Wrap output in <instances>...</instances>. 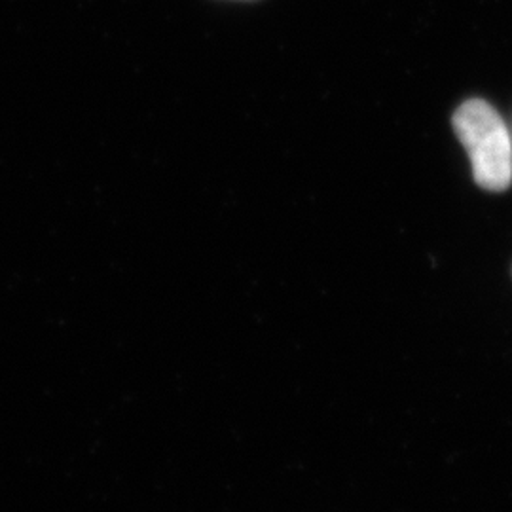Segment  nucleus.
<instances>
[{"instance_id":"obj_1","label":"nucleus","mask_w":512,"mask_h":512,"mask_svg":"<svg viewBox=\"0 0 512 512\" xmlns=\"http://www.w3.org/2000/svg\"><path fill=\"white\" fill-rule=\"evenodd\" d=\"M454 129L467 150L478 186L503 192L512 183V137L497 110L471 99L454 114Z\"/></svg>"}]
</instances>
